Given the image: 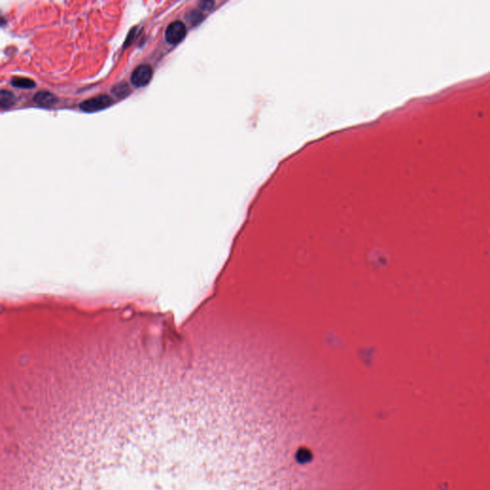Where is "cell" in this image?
Here are the masks:
<instances>
[{"instance_id":"8992f818","label":"cell","mask_w":490,"mask_h":490,"mask_svg":"<svg viewBox=\"0 0 490 490\" xmlns=\"http://www.w3.org/2000/svg\"><path fill=\"white\" fill-rule=\"evenodd\" d=\"M15 103V97L10 91L2 90L0 94V104L3 109L10 108Z\"/></svg>"},{"instance_id":"7a4b0ae2","label":"cell","mask_w":490,"mask_h":490,"mask_svg":"<svg viewBox=\"0 0 490 490\" xmlns=\"http://www.w3.org/2000/svg\"><path fill=\"white\" fill-rule=\"evenodd\" d=\"M187 33L186 25L182 21H173L167 27L165 32V38L168 43L177 44L185 38Z\"/></svg>"},{"instance_id":"3957f363","label":"cell","mask_w":490,"mask_h":490,"mask_svg":"<svg viewBox=\"0 0 490 490\" xmlns=\"http://www.w3.org/2000/svg\"><path fill=\"white\" fill-rule=\"evenodd\" d=\"M153 77V69L149 65H141L134 69L131 74V82L134 86L147 85Z\"/></svg>"},{"instance_id":"6da1fadb","label":"cell","mask_w":490,"mask_h":490,"mask_svg":"<svg viewBox=\"0 0 490 490\" xmlns=\"http://www.w3.org/2000/svg\"><path fill=\"white\" fill-rule=\"evenodd\" d=\"M112 103L111 99L106 95H99L80 103V108L85 112H96L108 107Z\"/></svg>"},{"instance_id":"277c9868","label":"cell","mask_w":490,"mask_h":490,"mask_svg":"<svg viewBox=\"0 0 490 490\" xmlns=\"http://www.w3.org/2000/svg\"><path fill=\"white\" fill-rule=\"evenodd\" d=\"M56 97L48 91H40L34 96V102L39 106L49 107L56 103Z\"/></svg>"},{"instance_id":"52a82bcc","label":"cell","mask_w":490,"mask_h":490,"mask_svg":"<svg viewBox=\"0 0 490 490\" xmlns=\"http://www.w3.org/2000/svg\"><path fill=\"white\" fill-rule=\"evenodd\" d=\"M112 93L120 98L125 97L129 93V85L126 82L118 83L112 88Z\"/></svg>"},{"instance_id":"5b68a950","label":"cell","mask_w":490,"mask_h":490,"mask_svg":"<svg viewBox=\"0 0 490 490\" xmlns=\"http://www.w3.org/2000/svg\"><path fill=\"white\" fill-rule=\"evenodd\" d=\"M12 84L15 87L18 88H24V89H30L36 86V83L33 80L28 79V78L15 77L12 80Z\"/></svg>"}]
</instances>
